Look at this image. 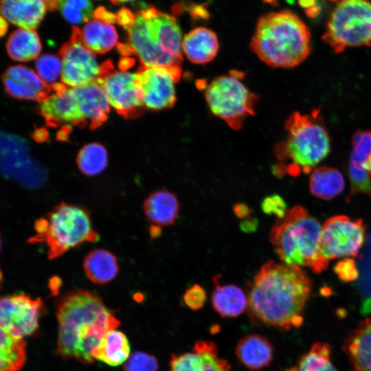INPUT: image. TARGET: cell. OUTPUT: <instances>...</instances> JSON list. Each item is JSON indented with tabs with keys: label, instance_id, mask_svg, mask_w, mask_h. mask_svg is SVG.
I'll return each mask as SVG.
<instances>
[{
	"label": "cell",
	"instance_id": "cell-1",
	"mask_svg": "<svg viewBox=\"0 0 371 371\" xmlns=\"http://www.w3.org/2000/svg\"><path fill=\"white\" fill-rule=\"evenodd\" d=\"M311 290V280L301 267L266 262L247 289V310L251 323L282 331L301 326Z\"/></svg>",
	"mask_w": 371,
	"mask_h": 371
},
{
	"label": "cell",
	"instance_id": "cell-2",
	"mask_svg": "<svg viewBox=\"0 0 371 371\" xmlns=\"http://www.w3.org/2000/svg\"><path fill=\"white\" fill-rule=\"evenodd\" d=\"M56 316L57 355L86 365L93 363L91 352L104 336L120 325L101 297L85 289L71 291L62 295L56 304Z\"/></svg>",
	"mask_w": 371,
	"mask_h": 371
},
{
	"label": "cell",
	"instance_id": "cell-3",
	"mask_svg": "<svg viewBox=\"0 0 371 371\" xmlns=\"http://www.w3.org/2000/svg\"><path fill=\"white\" fill-rule=\"evenodd\" d=\"M250 47L267 65L291 69L309 56L311 33L306 25L293 12H271L259 19Z\"/></svg>",
	"mask_w": 371,
	"mask_h": 371
},
{
	"label": "cell",
	"instance_id": "cell-4",
	"mask_svg": "<svg viewBox=\"0 0 371 371\" xmlns=\"http://www.w3.org/2000/svg\"><path fill=\"white\" fill-rule=\"evenodd\" d=\"M319 113V109L308 114L294 112L286 120V137L273 150L278 176L309 172L328 155L330 139Z\"/></svg>",
	"mask_w": 371,
	"mask_h": 371
},
{
	"label": "cell",
	"instance_id": "cell-5",
	"mask_svg": "<svg viewBox=\"0 0 371 371\" xmlns=\"http://www.w3.org/2000/svg\"><path fill=\"white\" fill-rule=\"evenodd\" d=\"M322 227L317 218L297 205L278 218L269 240L282 262L306 267L319 273L328 267L329 262L321 251Z\"/></svg>",
	"mask_w": 371,
	"mask_h": 371
},
{
	"label": "cell",
	"instance_id": "cell-6",
	"mask_svg": "<svg viewBox=\"0 0 371 371\" xmlns=\"http://www.w3.org/2000/svg\"><path fill=\"white\" fill-rule=\"evenodd\" d=\"M30 243H43L49 260L88 243H95L99 234L94 229L89 211L84 206L62 201L34 223Z\"/></svg>",
	"mask_w": 371,
	"mask_h": 371
},
{
	"label": "cell",
	"instance_id": "cell-7",
	"mask_svg": "<svg viewBox=\"0 0 371 371\" xmlns=\"http://www.w3.org/2000/svg\"><path fill=\"white\" fill-rule=\"evenodd\" d=\"M322 39L335 53L348 47L371 46V2L339 1L328 19Z\"/></svg>",
	"mask_w": 371,
	"mask_h": 371
},
{
	"label": "cell",
	"instance_id": "cell-8",
	"mask_svg": "<svg viewBox=\"0 0 371 371\" xmlns=\"http://www.w3.org/2000/svg\"><path fill=\"white\" fill-rule=\"evenodd\" d=\"M204 95L212 113L234 130L241 129L245 120L254 115L257 97L235 71L213 79Z\"/></svg>",
	"mask_w": 371,
	"mask_h": 371
},
{
	"label": "cell",
	"instance_id": "cell-9",
	"mask_svg": "<svg viewBox=\"0 0 371 371\" xmlns=\"http://www.w3.org/2000/svg\"><path fill=\"white\" fill-rule=\"evenodd\" d=\"M0 174L25 187H40L47 179L45 168L30 154L21 137L0 131Z\"/></svg>",
	"mask_w": 371,
	"mask_h": 371
},
{
	"label": "cell",
	"instance_id": "cell-10",
	"mask_svg": "<svg viewBox=\"0 0 371 371\" xmlns=\"http://www.w3.org/2000/svg\"><path fill=\"white\" fill-rule=\"evenodd\" d=\"M96 82L104 90L109 104L120 115L135 118L142 113L145 106L138 72L116 70L111 62L106 61L102 64Z\"/></svg>",
	"mask_w": 371,
	"mask_h": 371
},
{
	"label": "cell",
	"instance_id": "cell-11",
	"mask_svg": "<svg viewBox=\"0 0 371 371\" xmlns=\"http://www.w3.org/2000/svg\"><path fill=\"white\" fill-rule=\"evenodd\" d=\"M366 240V227L361 219L344 215L328 218L322 227L321 251L330 260L357 256Z\"/></svg>",
	"mask_w": 371,
	"mask_h": 371
},
{
	"label": "cell",
	"instance_id": "cell-12",
	"mask_svg": "<svg viewBox=\"0 0 371 371\" xmlns=\"http://www.w3.org/2000/svg\"><path fill=\"white\" fill-rule=\"evenodd\" d=\"M62 61V83L75 88L96 82L102 71L94 53L82 43L80 30L72 27L69 40L59 51Z\"/></svg>",
	"mask_w": 371,
	"mask_h": 371
},
{
	"label": "cell",
	"instance_id": "cell-13",
	"mask_svg": "<svg viewBox=\"0 0 371 371\" xmlns=\"http://www.w3.org/2000/svg\"><path fill=\"white\" fill-rule=\"evenodd\" d=\"M45 312L41 298L26 294L0 297V328L10 335L24 339L39 328L38 322Z\"/></svg>",
	"mask_w": 371,
	"mask_h": 371
},
{
	"label": "cell",
	"instance_id": "cell-14",
	"mask_svg": "<svg viewBox=\"0 0 371 371\" xmlns=\"http://www.w3.org/2000/svg\"><path fill=\"white\" fill-rule=\"evenodd\" d=\"M137 72L143 103L151 110L172 107L176 102L175 84L181 76V68L142 66Z\"/></svg>",
	"mask_w": 371,
	"mask_h": 371
},
{
	"label": "cell",
	"instance_id": "cell-15",
	"mask_svg": "<svg viewBox=\"0 0 371 371\" xmlns=\"http://www.w3.org/2000/svg\"><path fill=\"white\" fill-rule=\"evenodd\" d=\"M53 93L38 102V112L52 127H61L58 138L63 139L73 126L83 127L72 88L63 83L52 86Z\"/></svg>",
	"mask_w": 371,
	"mask_h": 371
},
{
	"label": "cell",
	"instance_id": "cell-16",
	"mask_svg": "<svg viewBox=\"0 0 371 371\" xmlns=\"http://www.w3.org/2000/svg\"><path fill=\"white\" fill-rule=\"evenodd\" d=\"M128 45L144 67L162 66L181 68V64L166 54L154 41L147 21L139 13L135 23L127 30Z\"/></svg>",
	"mask_w": 371,
	"mask_h": 371
},
{
	"label": "cell",
	"instance_id": "cell-17",
	"mask_svg": "<svg viewBox=\"0 0 371 371\" xmlns=\"http://www.w3.org/2000/svg\"><path fill=\"white\" fill-rule=\"evenodd\" d=\"M2 82L8 95L21 100L40 102L52 91L36 72L20 65L8 68L2 76Z\"/></svg>",
	"mask_w": 371,
	"mask_h": 371
},
{
	"label": "cell",
	"instance_id": "cell-18",
	"mask_svg": "<svg viewBox=\"0 0 371 371\" xmlns=\"http://www.w3.org/2000/svg\"><path fill=\"white\" fill-rule=\"evenodd\" d=\"M170 371H230L231 365L218 357L216 345L210 341L196 342L192 352L172 355Z\"/></svg>",
	"mask_w": 371,
	"mask_h": 371
},
{
	"label": "cell",
	"instance_id": "cell-19",
	"mask_svg": "<svg viewBox=\"0 0 371 371\" xmlns=\"http://www.w3.org/2000/svg\"><path fill=\"white\" fill-rule=\"evenodd\" d=\"M351 143L348 164L350 190L347 201L357 193L365 194L371 198V179L366 170V161L371 154V131H356Z\"/></svg>",
	"mask_w": 371,
	"mask_h": 371
},
{
	"label": "cell",
	"instance_id": "cell-20",
	"mask_svg": "<svg viewBox=\"0 0 371 371\" xmlns=\"http://www.w3.org/2000/svg\"><path fill=\"white\" fill-rule=\"evenodd\" d=\"M72 89L83 127L94 129L100 126L106 120L110 109L109 102L100 85L94 82Z\"/></svg>",
	"mask_w": 371,
	"mask_h": 371
},
{
	"label": "cell",
	"instance_id": "cell-21",
	"mask_svg": "<svg viewBox=\"0 0 371 371\" xmlns=\"http://www.w3.org/2000/svg\"><path fill=\"white\" fill-rule=\"evenodd\" d=\"M146 21L154 41L166 54L181 65L183 39L176 19L159 11L155 17Z\"/></svg>",
	"mask_w": 371,
	"mask_h": 371
},
{
	"label": "cell",
	"instance_id": "cell-22",
	"mask_svg": "<svg viewBox=\"0 0 371 371\" xmlns=\"http://www.w3.org/2000/svg\"><path fill=\"white\" fill-rule=\"evenodd\" d=\"M47 10L45 0H0V15L23 29L35 30Z\"/></svg>",
	"mask_w": 371,
	"mask_h": 371
},
{
	"label": "cell",
	"instance_id": "cell-23",
	"mask_svg": "<svg viewBox=\"0 0 371 371\" xmlns=\"http://www.w3.org/2000/svg\"><path fill=\"white\" fill-rule=\"evenodd\" d=\"M219 49L217 35L212 30L198 27L186 34L182 40V52L189 61L203 65L212 61Z\"/></svg>",
	"mask_w": 371,
	"mask_h": 371
},
{
	"label": "cell",
	"instance_id": "cell-24",
	"mask_svg": "<svg viewBox=\"0 0 371 371\" xmlns=\"http://www.w3.org/2000/svg\"><path fill=\"white\" fill-rule=\"evenodd\" d=\"M344 349L354 371H371V318H366L349 334Z\"/></svg>",
	"mask_w": 371,
	"mask_h": 371
},
{
	"label": "cell",
	"instance_id": "cell-25",
	"mask_svg": "<svg viewBox=\"0 0 371 371\" xmlns=\"http://www.w3.org/2000/svg\"><path fill=\"white\" fill-rule=\"evenodd\" d=\"M218 276L213 277L214 288L211 295L213 308L223 317H236L247 308L248 299L239 286L228 284L221 285Z\"/></svg>",
	"mask_w": 371,
	"mask_h": 371
},
{
	"label": "cell",
	"instance_id": "cell-26",
	"mask_svg": "<svg viewBox=\"0 0 371 371\" xmlns=\"http://www.w3.org/2000/svg\"><path fill=\"white\" fill-rule=\"evenodd\" d=\"M143 211L155 225L169 226L175 222L178 216L179 203L175 194L168 190H159L145 199Z\"/></svg>",
	"mask_w": 371,
	"mask_h": 371
},
{
	"label": "cell",
	"instance_id": "cell-27",
	"mask_svg": "<svg viewBox=\"0 0 371 371\" xmlns=\"http://www.w3.org/2000/svg\"><path fill=\"white\" fill-rule=\"evenodd\" d=\"M236 355L240 362L251 370L267 366L273 359V348L265 337L249 334L243 337L236 347Z\"/></svg>",
	"mask_w": 371,
	"mask_h": 371
},
{
	"label": "cell",
	"instance_id": "cell-28",
	"mask_svg": "<svg viewBox=\"0 0 371 371\" xmlns=\"http://www.w3.org/2000/svg\"><path fill=\"white\" fill-rule=\"evenodd\" d=\"M89 280L96 284H106L114 280L120 267L117 257L111 251L95 249L89 251L82 264Z\"/></svg>",
	"mask_w": 371,
	"mask_h": 371
},
{
	"label": "cell",
	"instance_id": "cell-29",
	"mask_svg": "<svg viewBox=\"0 0 371 371\" xmlns=\"http://www.w3.org/2000/svg\"><path fill=\"white\" fill-rule=\"evenodd\" d=\"M130 344L126 335L113 329L109 331L91 352L93 359L111 366L124 363L130 356Z\"/></svg>",
	"mask_w": 371,
	"mask_h": 371
},
{
	"label": "cell",
	"instance_id": "cell-30",
	"mask_svg": "<svg viewBox=\"0 0 371 371\" xmlns=\"http://www.w3.org/2000/svg\"><path fill=\"white\" fill-rule=\"evenodd\" d=\"M41 49L39 36L34 30H16L10 34L6 43L8 54L18 62H27L38 58Z\"/></svg>",
	"mask_w": 371,
	"mask_h": 371
},
{
	"label": "cell",
	"instance_id": "cell-31",
	"mask_svg": "<svg viewBox=\"0 0 371 371\" xmlns=\"http://www.w3.org/2000/svg\"><path fill=\"white\" fill-rule=\"evenodd\" d=\"M345 181L341 172L337 168L322 166L314 169L309 178V189L315 196L330 200L344 190Z\"/></svg>",
	"mask_w": 371,
	"mask_h": 371
},
{
	"label": "cell",
	"instance_id": "cell-32",
	"mask_svg": "<svg viewBox=\"0 0 371 371\" xmlns=\"http://www.w3.org/2000/svg\"><path fill=\"white\" fill-rule=\"evenodd\" d=\"M84 45L93 53L104 54L112 49L117 43L118 35L111 24L93 20L80 30Z\"/></svg>",
	"mask_w": 371,
	"mask_h": 371
},
{
	"label": "cell",
	"instance_id": "cell-33",
	"mask_svg": "<svg viewBox=\"0 0 371 371\" xmlns=\"http://www.w3.org/2000/svg\"><path fill=\"white\" fill-rule=\"evenodd\" d=\"M27 358L26 343L0 328V371H20Z\"/></svg>",
	"mask_w": 371,
	"mask_h": 371
},
{
	"label": "cell",
	"instance_id": "cell-34",
	"mask_svg": "<svg viewBox=\"0 0 371 371\" xmlns=\"http://www.w3.org/2000/svg\"><path fill=\"white\" fill-rule=\"evenodd\" d=\"M76 162L80 171L85 175L89 177L97 175L107 166L106 150L98 143L87 144L79 151Z\"/></svg>",
	"mask_w": 371,
	"mask_h": 371
},
{
	"label": "cell",
	"instance_id": "cell-35",
	"mask_svg": "<svg viewBox=\"0 0 371 371\" xmlns=\"http://www.w3.org/2000/svg\"><path fill=\"white\" fill-rule=\"evenodd\" d=\"M330 350L327 344L315 343L299 360L297 366L286 371H337L330 360Z\"/></svg>",
	"mask_w": 371,
	"mask_h": 371
},
{
	"label": "cell",
	"instance_id": "cell-36",
	"mask_svg": "<svg viewBox=\"0 0 371 371\" xmlns=\"http://www.w3.org/2000/svg\"><path fill=\"white\" fill-rule=\"evenodd\" d=\"M58 9L63 16L72 24L87 22L93 12L90 0H60Z\"/></svg>",
	"mask_w": 371,
	"mask_h": 371
},
{
	"label": "cell",
	"instance_id": "cell-37",
	"mask_svg": "<svg viewBox=\"0 0 371 371\" xmlns=\"http://www.w3.org/2000/svg\"><path fill=\"white\" fill-rule=\"evenodd\" d=\"M35 67L37 74L46 84L50 87L58 84L62 73L60 57L52 54H43L37 58Z\"/></svg>",
	"mask_w": 371,
	"mask_h": 371
},
{
	"label": "cell",
	"instance_id": "cell-38",
	"mask_svg": "<svg viewBox=\"0 0 371 371\" xmlns=\"http://www.w3.org/2000/svg\"><path fill=\"white\" fill-rule=\"evenodd\" d=\"M158 368L157 359L143 351L133 352L124 364V371H157Z\"/></svg>",
	"mask_w": 371,
	"mask_h": 371
},
{
	"label": "cell",
	"instance_id": "cell-39",
	"mask_svg": "<svg viewBox=\"0 0 371 371\" xmlns=\"http://www.w3.org/2000/svg\"><path fill=\"white\" fill-rule=\"evenodd\" d=\"M334 271L338 278L344 282L355 281L359 276L355 261L350 258H346L338 262L334 267Z\"/></svg>",
	"mask_w": 371,
	"mask_h": 371
},
{
	"label": "cell",
	"instance_id": "cell-40",
	"mask_svg": "<svg viewBox=\"0 0 371 371\" xmlns=\"http://www.w3.org/2000/svg\"><path fill=\"white\" fill-rule=\"evenodd\" d=\"M207 296L205 289L199 284H195L189 287L183 295V300L190 309L199 310L203 307Z\"/></svg>",
	"mask_w": 371,
	"mask_h": 371
},
{
	"label": "cell",
	"instance_id": "cell-41",
	"mask_svg": "<svg viewBox=\"0 0 371 371\" xmlns=\"http://www.w3.org/2000/svg\"><path fill=\"white\" fill-rule=\"evenodd\" d=\"M261 208L265 213L274 214L278 218H282L287 212L285 201L278 194L266 196L261 203Z\"/></svg>",
	"mask_w": 371,
	"mask_h": 371
},
{
	"label": "cell",
	"instance_id": "cell-42",
	"mask_svg": "<svg viewBox=\"0 0 371 371\" xmlns=\"http://www.w3.org/2000/svg\"><path fill=\"white\" fill-rule=\"evenodd\" d=\"M117 23L127 30L135 22L136 14L126 8H120L116 14Z\"/></svg>",
	"mask_w": 371,
	"mask_h": 371
},
{
	"label": "cell",
	"instance_id": "cell-43",
	"mask_svg": "<svg viewBox=\"0 0 371 371\" xmlns=\"http://www.w3.org/2000/svg\"><path fill=\"white\" fill-rule=\"evenodd\" d=\"M93 16L97 20L109 24L117 23L116 14L103 6L97 8L93 12Z\"/></svg>",
	"mask_w": 371,
	"mask_h": 371
},
{
	"label": "cell",
	"instance_id": "cell-44",
	"mask_svg": "<svg viewBox=\"0 0 371 371\" xmlns=\"http://www.w3.org/2000/svg\"><path fill=\"white\" fill-rule=\"evenodd\" d=\"M188 10L194 19H206L209 16V12L206 8L201 5L188 6Z\"/></svg>",
	"mask_w": 371,
	"mask_h": 371
},
{
	"label": "cell",
	"instance_id": "cell-45",
	"mask_svg": "<svg viewBox=\"0 0 371 371\" xmlns=\"http://www.w3.org/2000/svg\"><path fill=\"white\" fill-rule=\"evenodd\" d=\"M234 212L238 218H245L249 216L251 210L244 203H237L234 206Z\"/></svg>",
	"mask_w": 371,
	"mask_h": 371
},
{
	"label": "cell",
	"instance_id": "cell-46",
	"mask_svg": "<svg viewBox=\"0 0 371 371\" xmlns=\"http://www.w3.org/2000/svg\"><path fill=\"white\" fill-rule=\"evenodd\" d=\"M257 221L255 218H248L244 220L240 224V228L246 232H251L257 227Z\"/></svg>",
	"mask_w": 371,
	"mask_h": 371
},
{
	"label": "cell",
	"instance_id": "cell-47",
	"mask_svg": "<svg viewBox=\"0 0 371 371\" xmlns=\"http://www.w3.org/2000/svg\"><path fill=\"white\" fill-rule=\"evenodd\" d=\"M320 11L321 7L318 5L305 9V13L310 18H315L320 13Z\"/></svg>",
	"mask_w": 371,
	"mask_h": 371
},
{
	"label": "cell",
	"instance_id": "cell-48",
	"mask_svg": "<svg viewBox=\"0 0 371 371\" xmlns=\"http://www.w3.org/2000/svg\"><path fill=\"white\" fill-rule=\"evenodd\" d=\"M8 29V21L0 15V38L5 35Z\"/></svg>",
	"mask_w": 371,
	"mask_h": 371
},
{
	"label": "cell",
	"instance_id": "cell-49",
	"mask_svg": "<svg viewBox=\"0 0 371 371\" xmlns=\"http://www.w3.org/2000/svg\"><path fill=\"white\" fill-rule=\"evenodd\" d=\"M298 3L304 9L317 5L316 0H298Z\"/></svg>",
	"mask_w": 371,
	"mask_h": 371
},
{
	"label": "cell",
	"instance_id": "cell-50",
	"mask_svg": "<svg viewBox=\"0 0 371 371\" xmlns=\"http://www.w3.org/2000/svg\"><path fill=\"white\" fill-rule=\"evenodd\" d=\"M47 10L54 11L58 8L60 0H45Z\"/></svg>",
	"mask_w": 371,
	"mask_h": 371
},
{
	"label": "cell",
	"instance_id": "cell-51",
	"mask_svg": "<svg viewBox=\"0 0 371 371\" xmlns=\"http://www.w3.org/2000/svg\"><path fill=\"white\" fill-rule=\"evenodd\" d=\"M366 170L371 179V154L369 155L366 161Z\"/></svg>",
	"mask_w": 371,
	"mask_h": 371
},
{
	"label": "cell",
	"instance_id": "cell-52",
	"mask_svg": "<svg viewBox=\"0 0 371 371\" xmlns=\"http://www.w3.org/2000/svg\"><path fill=\"white\" fill-rule=\"evenodd\" d=\"M109 1L115 5H118L122 3V0H109Z\"/></svg>",
	"mask_w": 371,
	"mask_h": 371
},
{
	"label": "cell",
	"instance_id": "cell-53",
	"mask_svg": "<svg viewBox=\"0 0 371 371\" xmlns=\"http://www.w3.org/2000/svg\"><path fill=\"white\" fill-rule=\"evenodd\" d=\"M265 2L271 3L272 5L276 3V0H264Z\"/></svg>",
	"mask_w": 371,
	"mask_h": 371
},
{
	"label": "cell",
	"instance_id": "cell-54",
	"mask_svg": "<svg viewBox=\"0 0 371 371\" xmlns=\"http://www.w3.org/2000/svg\"><path fill=\"white\" fill-rule=\"evenodd\" d=\"M2 282H3V274H2V271L0 269V287L2 284Z\"/></svg>",
	"mask_w": 371,
	"mask_h": 371
},
{
	"label": "cell",
	"instance_id": "cell-55",
	"mask_svg": "<svg viewBox=\"0 0 371 371\" xmlns=\"http://www.w3.org/2000/svg\"><path fill=\"white\" fill-rule=\"evenodd\" d=\"M134 1V0H122V3L127 2V1Z\"/></svg>",
	"mask_w": 371,
	"mask_h": 371
},
{
	"label": "cell",
	"instance_id": "cell-56",
	"mask_svg": "<svg viewBox=\"0 0 371 371\" xmlns=\"http://www.w3.org/2000/svg\"><path fill=\"white\" fill-rule=\"evenodd\" d=\"M1 238L0 236V251H1Z\"/></svg>",
	"mask_w": 371,
	"mask_h": 371
},
{
	"label": "cell",
	"instance_id": "cell-57",
	"mask_svg": "<svg viewBox=\"0 0 371 371\" xmlns=\"http://www.w3.org/2000/svg\"><path fill=\"white\" fill-rule=\"evenodd\" d=\"M329 1H339H339H341L342 0H329Z\"/></svg>",
	"mask_w": 371,
	"mask_h": 371
}]
</instances>
